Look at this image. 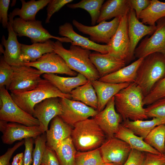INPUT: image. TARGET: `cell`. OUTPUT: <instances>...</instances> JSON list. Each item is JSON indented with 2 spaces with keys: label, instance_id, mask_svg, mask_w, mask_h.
<instances>
[{
  "label": "cell",
  "instance_id": "cell-1",
  "mask_svg": "<svg viewBox=\"0 0 165 165\" xmlns=\"http://www.w3.org/2000/svg\"><path fill=\"white\" fill-rule=\"evenodd\" d=\"M115 107L123 120L147 119L143 101L144 97L141 88L132 82L114 96Z\"/></svg>",
  "mask_w": 165,
  "mask_h": 165
},
{
  "label": "cell",
  "instance_id": "cell-2",
  "mask_svg": "<svg viewBox=\"0 0 165 165\" xmlns=\"http://www.w3.org/2000/svg\"><path fill=\"white\" fill-rule=\"evenodd\" d=\"M53 46L54 52L64 59L71 70L82 74L89 81L97 80L100 78L97 70L90 59V50L72 44L67 50L58 40L54 42Z\"/></svg>",
  "mask_w": 165,
  "mask_h": 165
},
{
  "label": "cell",
  "instance_id": "cell-3",
  "mask_svg": "<svg viewBox=\"0 0 165 165\" xmlns=\"http://www.w3.org/2000/svg\"><path fill=\"white\" fill-rule=\"evenodd\" d=\"M73 127L71 137L77 151L98 148L106 140V135L94 118L79 122Z\"/></svg>",
  "mask_w": 165,
  "mask_h": 165
},
{
  "label": "cell",
  "instance_id": "cell-4",
  "mask_svg": "<svg viewBox=\"0 0 165 165\" xmlns=\"http://www.w3.org/2000/svg\"><path fill=\"white\" fill-rule=\"evenodd\" d=\"M15 102L27 113L33 116L35 106L46 98L52 97L72 99L70 94L61 92L50 81L42 79L38 85L31 90L21 93H11Z\"/></svg>",
  "mask_w": 165,
  "mask_h": 165
},
{
  "label": "cell",
  "instance_id": "cell-5",
  "mask_svg": "<svg viewBox=\"0 0 165 165\" xmlns=\"http://www.w3.org/2000/svg\"><path fill=\"white\" fill-rule=\"evenodd\" d=\"M165 76V57L160 53L150 54L143 59L137 71L135 82L144 97Z\"/></svg>",
  "mask_w": 165,
  "mask_h": 165
},
{
  "label": "cell",
  "instance_id": "cell-6",
  "mask_svg": "<svg viewBox=\"0 0 165 165\" xmlns=\"http://www.w3.org/2000/svg\"><path fill=\"white\" fill-rule=\"evenodd\" d=\"M0 120L28 126H39L38 120L20 108L5 86L0 87Z\"/></svg>",
  "mask_w": 165,
  "mask_h": 165
},
{
  "label": "cell",
  "instance_id": "cell-7",
  "mask_svg": "<svg viewBox=\"0 0 165 165\" xmlns=\"http://www.w3.org/2000/svg\"><path fill=\"white\" fill-rule=\"evenodd\" d=\"M13 29L17 36H26L33 43L43 42L50 38H53L62 43H72V41L66 37H59L51 35L38 20L26 21L19 17L14 18L11 24Z\"/></svg>",
  "mask_w": 165,
  "mask_h": 165
},
{
  "label": "cell",
  "instance_id": "cell-8",
  "mask_svg": "<svg viewBox=\"0 0 165 165\" xmlns=\"http://www.w3.org/2000/svg\"><path fill=\"white\" fill-rule=\"evenodd\" d=\"M13 76L8 90L11 93H21L31 90L39 84L43 74L38 70L24 65L12 66Z\"/></svg>",
  "mask_w": 165,
  "mask_h": 165
},
{
  "label": "cell",
  "instance_id": "cell-9",
  "mask_svg": "<svg viewBox=\"0 0 165 165\" xmlns=\"http://www.w3.org/2000/svg\"><path fill=\"white\" fill-rule=\"evenodd\" d=\"M121 18L116 17L110 21H103L97 25L88 26L74 19L73 25L80 32L90 36V39L97 43L108 44L115 33L119 26Z\"/></svg>",
  "mask_w": 165,
  "mask_h": 165
},
{
  "label": "cell",
  "instance_id": "cell-10",
  "mask_svg": "<svg viewBox=\"0 0 165 165\" xmlns=\"http://www.w3.org/2000/svg\"><path fill=\"white\" fill-rule=\"evenodd\" d=\"M61 114L59 116L65 123L74 127L77 123L94 117L97 111L83 103L65 98H59Z\"/></svg>",
  "mask_w": 165,
  "mask_h": 165
},
{
  "label": "cell",
  "instance_id": "cell-11",
  "mask_svg": "<svg viewBox=\"0 0 165 165\" xmlns=\"http://www.w3.org/2000/svg\"><path fill=\"white\" fill-rule=\"evenodd\" d=\"M0 130L2 133L1 139L6 144L11 145L17 141L28 138H35L45 133L39 126H28L16 123L0 121Z\"/></svg>",
  "mask_w": 165,
  "mask_h": 165
},
{
  "label": "cell",
  "instance_id": "cell-12",
  "mask_svg": "<svg viewBox=\"0 0 165 165\" xmlns=\"http://www.w3.org/2000/svg\"><path fill=\"white\" fill-rule=\"evenodd\" d=\"M24 65L36 68L43 74H59L74 77L78 74L71 70L64 59L54 52L45 53L36 61Z\"/></svg>",
  "mask_w": 165,
  "mask_h": 165
},
{
  "label": "cell",
  "instance_id": "cell-13",
  "mask_svg": "<svg viewBox=\"0 0 165 165\" xmlns=\"http://www.w3.org/2000/svg\"><path fill=\"white\" fill-rule=\"evenodd\" d=\"M108 53L128 63L130 42L128 33L127 15L120 19L119 24L115 33L107 44Z\"/></svg>",
  "mask_w": 165,
  "mask_h": 165
},
{
  "label": "cell",
  "instance_id": "cell-14",
  "mask_svg": "<svg viewBox=\"0 0 165 165\" xmlns=\"http://www.w3.org/2000/svg\"><path fill=\"white\" fill-rule=\"evenodd\" d=\"M157 28L152 35L144 39L136 48L134 56L144 58L156 53H162L165 51V19L158 20Z\"/></svg>",
  "mask_w": 165,
  "mask_h": 165
},
{
  "label": "cell",
  "instance_id": "cell-15",
  "mask_svg": "<svg viewBox=\"0 0 165 165\" xmlns=\"http://www.w3.org/2000/svg\"><path fill=\"white\" fill-rule=\"evenodd\" d=\"M104 162L123 165L131 150L126 142L115 137L108 138L99 147Z\"/></svg>",
  "mask_w": 165,
  "mask_h": 165
},
{
  "label": "cell",
  "instance_id": "cell-16",
  "mask_svg": "<svg viewBox=\"0 0 165 165\" xmlns=\"http://www.w3.org/2000/svg\"><path fill=\"white\" fill-rule=\"evenodd\" d=\"M128 33L130 42L128 63L133 59L136 46L144 36L152 35L156 30V25L148 26L140 21L135 11L131 8L127 15Z\"/></svg>",
  "mask_w": 165,
  "mask_h": 165
},
{
  "label": "cell",
  "instance_id": "cell-17",
  "mask_svg": "<svg viewBox=\"0 0 165 165\" xmlns=\"http://www.w3.org/2000/svg\"><path fill=\"white\" fill-rule=\"evenodd\" d=\"M114 97L108 102L102 111L94 117L96 122L108 138L114 137L118 131L122 119L115 108Z\"/></svg>",
  "mask_w": 165,
  "mask_h": 165
},
{
  "label": "cell",
  "instance_id": "cell-18",
  "mask_svg": "<svg viewBox=\"0 0 165 165\" xmlns=\"http://www.w3.org/2000/svg\"><path fill=\"white\" fill-rule=\"evenodd\" d=\"M61 114V107L59 98H46L35 106L33 116L37 119L39 126L44 132L48 129L49 124L55 117Z\"/></svg>",
  "mask_w": 165,
  "mask_h": 165
},
{
  "label": "cell",
  "instance_id": "cell-19",
  "mask_svg": "<svg viewBox=\"0 0 165 165\" xmlns=\"http://www.w3.org/2000/svg\"><path fill=\"white\" fill-rule=\"evenodd\" d=\"M59 34L70 39L71 44L78 46L84 49L93 50L103 54L108 53L109 47L108 45H101L94 42L88 38L79 35L74 30L72 24L66 22L59 27Z\"/></svg>",
  "mask_w": 165,
  "mask_h": 165
},
{
  "label": "cell",
  "instance_id": "cell-20",
  "mask_svg": "<svg viewBox=\"0 0 165 165\" xmlns=\"http://www.w3.org/2000/svg\"><path fill=\"white\" fill-rule=\"evenodd\" d=\"M72 129L59 116L55 117L50 122L49 129L46 131V147L54 151L59 144L71 137Z\"/></svg>",
  "mask_w": 165,
  "mask_h": 165
},
{
  "label": "cell",
  "instance_id": "cell-21",
  "mask_svg": "<svg viewBox=\"0 0 165 165\" xmlns=\"http://www.w3.org/2000/svg\"><path fill=\"white\" fill-rule=\"evenodd\" d=\"M90 59L97 70L100 78L112 73L125 66L126 62L108 53L95 51L91 53Z\"/></svg>",
  "mask_w": 165,
  "mask_h": 165
},
{
  "label": "cell",
  "instance_id": "cell-22",
  "mask_svg": "<svg viewBox=\"0 0 165 165\" xmlns=\"http://www.w3.org/2000/svg\"><path fill=\"white\" fill-rule=\"evenodd\" d=\"M7 28V39H6L4 35L2 39V43L5 49L3 53V58L11 66L24 65V62L21 59V44L18 42L17 36L9 22Z\"/></svg>",
  "mask_w": 165,
  "mask_h": 165
},
{
  "label": "cell",
  "instance_id": "cell-23",
  "mask_svg": "<svg viewBox=\"0 0 165 165\" xmlns=\"http://www.w3.org/2000/svg\"><path fill=\"white\" fill-rule=\"evenodd\" d=\"M98 99V112L102 111L109 100L122 89L127 87L130 83L115 84L104 82L98 80L91 81Z\"/></svg>",
  "mask_w": 165,
  "mask_h": 165
},
{
  "label": "cell",
  "instance_id": "cell-24",
  "mask_svg": "<svg viewBox=\"0 0 165 165\" xmlns=\"http://www.w3.org/2000/svg\"><path fill=\"white\" fill-rule=\"evenodd\" d=\"M143 58L138 59L130 64L105 76L99 80L106 82L119 84L135 82L138 69Z\"/></svg>",
  "mask_w": 165,
  "mask_h": 165
},
{
  "label": "cell",
  "instance_id": "cell-25",
  "mask_svg": "<svg viewBox=\"0 0 165 165\" xmlns=\"http://www.w3.org/2000/svg\"><path fill=\"white\" fill-rule=\"evenodd\" d=\"M42 77L62 93L67 94H70L73 90L85 84L89 81L84 76L79 73L72 77H64L54 74H44Z\"/></svg>",
  "mask_w": 165,
  "mask_h": 165
},
{
  "label": "cell",
  "instance_id": "cell-26",
  "mask_svg": "<svg viewBox=\"0 0 165 165\" xmlns=\"http://www.w3.org/2000/svg\"><path fill=\"white\" fill-rule=\"evenodd\" d=\"M131 9L129 0H108L103 4L97 23L127 15Z\"/></svg>",
  "mask_w": 165,
  "mask_h": 165
},
{
  "label": "cell",
  "instance_id": "cell-27",
  "mask_svg": "<svg viewBox=\"0 0 165 165\" xmlns=\"http://www.w3.org/2000/svg\"><path fill=\"white\" fill-rule=\"evenodd\" d=\"M50 0H31L26 2L21 0L22 6L20 9L15 8L8 15L9 22L11 24L14 17L17 15L22 20L26 21L36 20L37 13L48 4Z\"/></svg>",
  "mask_w": 165,
  "mask_h": 165
},
{
  "label": "cell",
  "instance_id": "cell-28",
  "mask_svg": "<svg viewBox=\"0 0 165 165\" xmlns=\"http://www.w3.org/2000/svg\"><path fill=\"white\" fill-rule=\"evenodd\" d=\"M114 137L127 143L132 149L156 155L160 153L156 149L147 144L144 138L135 135L131 130L121 124Z\"/></svg>",
  "mask_w": 165,
  "mask_h": 165
},
{
  "label": "cell",
  "instance_id": "cell-29",
  "mask_svg": "<svg viewBox=\"0 0 165 165\" xmlns=\"http://www.w3.org/2000/svg\"><path fill=\"white\" fill-rule=\"evenodd\" d=\"M53 42L50 39L43 42L34 43L31 45L21 44V60L24 64L35 62L44 54L54 52Z\"/></svg>",
  "mask_w": 165,
  "mask_h": 165
},
{
  "label": "cell",
  "instance_id": "cell-30",
  "mask_svg": "<svg viewBox=\"0 0 165 165\" xmlns=\"http://www.w3.org/2000/svg\"><path fill=\"white\" fill-rule=\"evenodd\" d=\"M72 99L81 101L86 105L97 110L98 99L91 81L73 90L70 93Z\"/></svg>",
  "mask_w": 165,
  "mask_h": 165
},
{
  "label": "cell",
  "instance_id": "cell-31",
  "mask_svg": "<svg viewBox=\"0 0 165 165\" xmlns=\"http://www.w3.org/2000/svg\"><path fill=\"white\" fill-rule=\"evenodd\" d=\"M122 124L135 135L144 139L155 127L165 124V119L153 118L152 119L148 120L127 119L123 120Z\"/></svg>",
  "mask_w": 165,
  "mask_h": 165
},
{
  "label": "cell",
  "instance_id": "cell-32",
  "mask_svg": "<svg viewBox=\"0 0 165 165\" xmlns=\"http://www.w3.org/2000/svg\"><path fill=\"white\" fill-rule=\"evenodd\" d=\"M164 17L165 2L152 0L148 6L141 13L138 19H141L144 24L154 26L156 22Z\"/></svg>",
  "mask_w": 165,
  "mask_h": 165
},
{
  "label": "cell",
  "instance_id": "cell-33",
  "mask_svg": "<svg viewBox=\"0 0 165 165\" xmlns=\"http://www.w3.org/2000/svg\"><path fill=\"white\" fill-rule=\"evenodd\" d=\"M54 151L60 165H75L77 151L71 137L59 144Z\"/></svg>",
  "mask_w": 165,
  "mask_h": 165
},
{
  "label": "cell",
  "instance_id": "cell-34",
  "mask_svg": "<svg viewBox=\"0 0 165 165\" xmlns=\"http://www.w3.org/2000/svg\"><path fill=\"white\" fill-rule=\"evenodd\" d=\"M144 141L160 153L165 154V124L155 127L144 139Z\"/></svg>",
  "mask_w": 165,
  "mask_h": 165
},
{
  "label": "cell",
  "instance_id": "cell-35",
  "mask_svg": "<svg viewBox=\"0 0 165 165\" xmlns=\"http://www.w3.org/2000/svg\"><path fill=\"white\" fill-rule=\"evenodd\" d=\"M104 0H82L78 3H68L67 6L72 9L81 8L87 11L91 18V24L94 26L99 18Z\"/></svg>",
  "mask_w": 165,
  "mask_h": 165
},
{
  "label": "cell",
  "instance_id": "cell-36",
  "mask_svg": "<svg viewBox=\"0 0 165 165\" xmlns=\"http://www.w3.org/2000/svg\"><path fill=\"white\" fill-rule=\"evenodd\" d=\"M104 163L99 148L84 152L77 151L75 165H101Z\"/></svg>",
  "mask_w": 165,
  "mask_h": 165
},
{
  "label": "cell",
  "instance_id": "cell-37",
  "mask_svg": "<svg viewBox=\"0 0 165 165\" xmlns=\"http://www.w3.org/2000/svg\"><path fill=\"white\" fill-rule=\"evenodd\" d=\"M165 98V76L155 85L143 99V105H149L155 101Z\"/></svg>",
  "mask_w": 165,
  "mask_h": 165
},
{
  "label": "cell",
  "instance_id": "cell-38",
  "mask_svg": "<svg viewBox=\"0 0 165 165\" xmlns=\"http://www.w3.org/2000/svg\"><path fill=\"white\" fill-rule=\"evenodd\" d=\"M46 135L45 133L35 138V147L32 152V165H41L46 148Z\"/></svg>",
  "mask_w": 165,
  "mask_h": 165
},
{
  "label": "cell",
  "instance_id": "cell-39",
  "mask_svg": "<svg viewBox=\"0 0 165 165\" xmlns=\"http://www.w3.org/2000/svg\"><path fill=\"white\" fill-rule=\"evenodd\" d=\"M13 73L12 66L7 63L2 56L0 61V87L5 86L8 90L12 81Z\"/></svg>",
  "mask_w": 165,
  "mask_h": 165
},
{
  "label": "cell",
  "instance_id": "cell-40",
  "mask_svg": "<svg viewBox=\"0 0 165 165\" xmlns=\"http://www.w3.org/2000/svg\"><path fill=\"white\" fill-rule=\"evenodd\" d=\"M145 109L148 118L165 119V98L157 100L147 106Z\"/></svg>",
  "mask_w": 165,
  "mask_h": 165
},
{
  "label": "cell",
  "instance_id": "cell-41",
  "mask_svg": "<svg viewBox=\"0 0 165 165\" xmlns=\"http://www.w3.org/2000/svg\"><path fill=\"white\" fill-rule=\"evenodd\" d=\"M73 1L72 0H50L47 5V17L45 23H50L51 16L55 13L59 11L65 5Z\"/></svg>",
  "mask_w": 165,
  "mask_h": 165
},
{
  "label": "cell",
  "instance_id": "cell-42",
  "mask_svg": "<svg viewBox=\"0 0 165 165\" xmlns=\"http://www.w3.org/2000/svg\"><path fill=\"white\" fill-rule=\"evenodd\" d=\"M145 154L132 149L126 161L122 165H142Z\"/></svg>",
  "mask_w": 165,
  "mask_h": 165
},
{
  "label": "cell",
  "instance_id": "cell-43",
  "mask_svg": "<svg viewBox=\"0 0 165 165\" xmlns=\"http://www.w3.org/2000/svg\"><path fill=\"white\" fill-rule=\"evenodd\" d=\"M32 138L25 139V150L24 156V165H32V152L34 140Z\"/></svg>",
  "mask_w": 165,
  "mask_h": 165
},
{
  "label": "cell",
  "instance_id": "cell-44",
  "mask_svg": "<svg viewBox=\"0 0 165 165\" xmlns=\"http://www.w3.org/2000/svg\"><path fill=\"white\" fill-rule=\"evenodd\" d=\"M146 153L142 165H163L165 163V154Z\"/></svg>",
  "mask_w": 165,
  "mask_h": 165
},
{
  "label": "cell",
  "instance_id": "cell-45",
  "mask_svg": "<svg viewBox=\"0 0 165 165\" xmlns=\"http://www.w3.org/2000/svg\"><path fill=\"white\" fill-rule=\"evenodd\" d=\"M24 143V140H23L16 143L13 147L8 148L5 153L0 156V165H11L9 161L13 154Z\"/></svg>",
  "mask_w": 165,
  "mask_h": 165
},
{
  "label": "cell",
  "instance_id": "cell-46",
  "mask_svg": "<svg viewBox=\"0 0 165 165\" xmlns=\"http://www.w3.org/2000/svg\"><path fill=\"white\" fill-rule=\"evenodd\" d=\"M10 2L9 0H0V20L4 28H7L9 24L8 11Z\"/></svg>",
  "mask_w": 165,
  "mask_h": 165
},
{
  "label": "cell",
  "instance_id": "cell-47",
  "mask_svg": "<svg viewBox=\"0 0 165 165\" xmlns=\"http://www.w3.org/2000/svg\"><path fill=\"white\" fill-rule=\"evenodd\" d=\"M41 165H60L54 151L48 148L46 146Z\"/></svg>",
  "mask_w": 165,
  "mask_h": 165
},
{
  "label": "cell",
  "instance_id": "cell-48",
  "mask_svg": "<svg viewBox=\"0 0 165 165\" xmlns=\"http://www.w3.org/2000/svg\"><path fill=\"white\" fill-rule=\"evenodd\" d=\"M131 8L135 12L137 18L144 10L147 8L150 4L149 0H129Z\"/></svg>",
  "mask_w": 165,
  "mask_h": 165
},
{
  "label": "cell",
  "instance_id": "cell-49",
  "mask_svg": "<svg viewBox=\"0 0 165 165\" xmlns=\"http://www.w3.org/2000/svg\"><path fill=\"white\" fill-rule=\"evenodd\" d=\"M24 153H18L13 158L11 165H24Z\"/></svg>",
  "mask_w": 165,
  "mask_h": 165
},
{
  "label": "cell",
  "instance_id": "cell-50",
  "mask_svg": "<svg viewBox=\"0 0 165 165\" xmlns=\"http://www.w3.org/2000/svg\"><path fill=\"white\" fill-rule=\"evenodd\" d=\"M101 165H119L112 163L104 162Z\"/></svg>",
  "mask_w": 165,
  "mask_h": 165
},
{
  "label": "cell",
  "instance_id": "cell-51",
  "mask_svg": "<svg viewBox=\"0 0 165 165\" xmlns=\"http://www.w3.org/2000/svg\"><path fill=\"white\" fill-rule=\"evenodd\" d=\"M165 57V51L162 53Z\"/></svg>",
  "mask_w": 165,
  "mask_h": 165
},
{
  "label": "cell",
  "instance_id": "cell-52",
  "mask_svg": "<svg viewBox=\"0 0 165 165\" xmlns=\"http://www.w3.org/2000/svg\"><path fill=\"white\" fill-rule=\"evenodd\" d=\"M163 165H165V163H164L163 164Z\"/></svg>",
  "mask_w": 165,
  "mask_h": 165
},
{
  "label": "cell",
  "instance_id": "cell-53",
  "mask_svg": "<svg viewBox=\"0 0 165 165\" xmlns=\"http://www.w3.org/2000/svg\"></svg>",
  "mask_w": 165,
  "mask_h": 165
}]
</instances>
